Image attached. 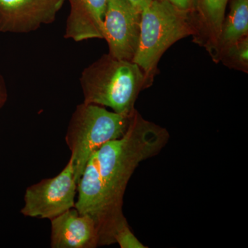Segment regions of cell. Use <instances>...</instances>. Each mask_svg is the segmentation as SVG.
<instances>
[{"mask_svg": "<svg viewBox=\"0 0 248 248\" xmlns=\"http://www.w3.org/2000/svg\"><path fill=\"white\" fill-rule=\"evenodd\" d=\"M169 139L167 129L136 110L121 138L107 142L91 155L78 184L75 208L95 221L99 246L115 244L128 226L123 213L128 182L142 161L159 154Z\"/></svg>", "mask_w": 248, "mask_h": 248, "instance_id": "1", "label": "cell"}, {"mask_svg": "<svg viewBox=\"0 0 248 248\" xmlns=\"http://www.w3.org/2000/svg\"><path fill=\"white\" fill-rule=\"evenodd\" d=\"M84 102L108 107L122 115H132L139 94L148 89L146 77L133 62L109 54L85 68L80 78Z\"/></svg>", "mask_w": 248, "mask_h": 248, "instance_id": "2", "label": "cell"}, {"mask_svg": "<svg viewBox=\"0 0 248 248\" xmlns=\"http://www.w3.org/2000/svg\"><path fill=\"white\" fill-rule=\"evenodd\" d=\"M192 35L187 12L169 2L153 0L142 10L140 40L133 62L143 71L148 88L153 85L165 52Z\"/></svg>", "mask_w": 248, "mask_h": 248, "instance_id": "3", "label": "cell"}, {"mask_svg": "<svg viewBox=\"0 0 248 248\" xmlns=\"http://www.w3.org/2000/svg\"><path fill=\"white\" fill-rule=\"evenodd\" d=\"M133 114L122 115L85 102L77 107L65 140L71 151L78 184L91 155L107 142L121 138L126 131Z\"/></svg>", "mask_w": 248, "mask_h": 248, "instance_id": "4", "label": "cell"}, {"mask_svg": "<svg viewBox=\"0 0 248 248\" xmlns=\"http://www.w3.org/2000/svg\"><path fill=\"white\" fill-rule=\"evenodd\" d=\"M78 182L73 160L55 177L27 187L21 213L32 218H52L74 208Z\"/></svg>", "mask_w": 248, "mask_h": 248, "instance_id": "5", "label": "cell"}, {"mask_svg": "<svg viewBox=\"0 0 248 248\" xmlns=\"http://www.w3.org/2000/svg\"><path fill=\"white\" fill-rule=\"evenodd\" d=\"M141 13L128 0H108L103 22V39L109 55L133 62L140 35Z\"/></svg>", "mask_w": 248, "mask_h": 248, "instance_id": "6", "label": "cell"}, {"mask_svg": "<svg viewBox=\"0 0 248 248\" xmlns=\"http://www.w3.org/2000/svg\"><path fill=\"white\" fill-rule=\"evenodd\" d=\"M66 0H0V31L29 33L53 23Z\"/></svg>", "mask_w": 248, "mask_h": 248, "instance_id": "7", "label": "cell"}, {"mask_svg": "<svg viewBox=\"0 0 248 248\" xmlns=\"http://www.w3.org/2000/svg\"><path fill=\"white\" fill-rule=\"evenodd\" d=\"M229 0H190L187 11L192 41L217 63V47Z\"/></svg>", "mask_w": 248, "mask_h": 248, "instance_id": "8", "label": "cell"}, {"mask_svg": "<svg viewBox=\"0 0 248 248\" xmlns=\"http://www.w3.org/2000/svg\"><path fill=\"white\" fill-rule=\"evenodd\" d=\"M52 248H95L99 237L95 221L72 208L50 220Z\"/></svg>", "mask_w": 248, "mask_h": 248, "instance_id": "9", "label": "cell"}, {"mask_svg": "<svg viewBox=\"0 0 248 248\" xmlns=\"http://www.w3.org/2000/svg\"><path fill=\"white\" fill-rule=\"evenodd\" d=\"M71 12L64 37L75 42L103 39V22L108 0H68Z\"/></svg>", "mask_w": 248, "mask_h": 248, "instance_id": "10", "label": "cell"}, {"mask_svg": "<svg viewBox=\"0 0 248 248\" xmlns=\"http://www.w3.org/2000/svg\"><path fill=\"white\" fill-rule=\"evenodd\" d=\"M248 36V0H232L222 24L217 47V63L225 49Z\"/></svg>", "mask_w": 248, "mask_h": 248, "instance_id": "11", "label": "cell"}, {"mask_svg": "<svg viewBox=\"0 0 248 248\" xmlns=\"http://www.w3.org/2000/svg\"><path fill=\"white\" fill-rule=\"evenodd\" d=\"M224 66L244 73H248V36L225 49L219 57Z\"/></svg>", "mask_w": 248, "mask_h": 248, "instance_id": "12", "label": "cell"}, {"mask_svg": "<svg viewBox=\"0 0 248 248\" xmlns=\"http://www.w3.org/2000/svg\"><path fill=\"white\" fill-rule=\"evenodd\" d=\"M8 99L7 89L4 78L0 73V109L4 107Z\"/></svg>", "mask_w": 248, "mask_h": 248, "instance_id": "13", "label": "cell"}, {"mask_svg": "<svg viewBox=\"0 0 248 248\" xmlns=\"http://www.w3.org/2000/svg\"><path fill=\"white\" fill-rule=\"evenodd\" d=\"M165 1L176 6L178 9L187 13L190 6V0H160Z\"/></svg>", "mask_w": 248, "mask_h": 248, "instance_id": "14", "label": "cell"}, {"mask_svg": "<svg viewBox=\"0 0 248 248\" xmlns=\"http://www.w3.org/2000/svg\"><path fill=\"white\" fill-rule=\"evenodd\" d=\"M132 4L140 11L148 6L153 0H128Z\"/></svg>", "mask_w": 248, "mask_h": 248, "instance_id": "15", "label": "cell"}]
</instances>
